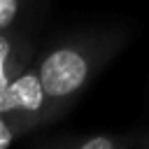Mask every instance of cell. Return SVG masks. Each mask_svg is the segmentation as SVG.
I'll use <instances>...</instances> for the list:
<instances>
[{"label": "cell", "mask_w": 149, "mask_h": 149, "mask_svg": "<svg viewBox=\"0 0 149 149\" xmlns=\"http://www.w3.org/2000/svg\"><path fill=\"white\" fill-rule=\"evenodd\" d=\"M98 54L100 51L88 42H63L42 56L37 72L47 91L49 121L61 116L91 81Z\"/></svg>", "instance_id": "cell-1"}, {"label": "cell", "mask_w": 149, "mask_h": 149, "mask_svg": "<svg viewBox=\"0 0 149 149\" xmlns=\"http://www.w3.org/2000/svg\"><path fill=\"white\" fill-rule=\"evenodd\" d=\"M0 119L9 121L16 135H23L35 126L49 121L47 91L42 86L37 65L26 68L9 81L7 88L0 91Z\"/></svg>", "instance_id": "cell-2"}, {"label": "cell", "mask_w": 149, "mask_h": 149, "mask_svg": "<svg viewBox=\"0 0 149 149\" xmlns=\"http://www.w3.org/2000/svg\"><path fill=\"white\" fill-rule=\"evenodd\" d=\"M21 5L23 0H0V30H12V26L16 23L19 14H21Z\"/></svg>", "instance_id": "cell-3"}, {"label": "cell", "mask_w": 149, "mask_h": 149, "mask_svg": "<svg viewBox=\"0 0 149 149\" xmlns=\"http://www.w3.org/2000/svg\"><path fill=\"white\" fill-rule=\"evenodd\" d=\"M77 149H123V140L114 135H93L77 144Z\"/></svg>", "instance_id": "cell-4"}, {"label": "cell", "mask_w": 149, "mask_h": 149, "mask_svg": "<svg viewBox=\"0 0 149 149\" xmlns=\"http://www.w3.org/2000/svg\"><path fill=\"white\" fill-rule=\"evenodd\" d=\"M14 137H19L16 130L9 126V121L0 119V149H9V144H12Z\"/></svg>", "instance_id": "cell-5"}]
</instances>
